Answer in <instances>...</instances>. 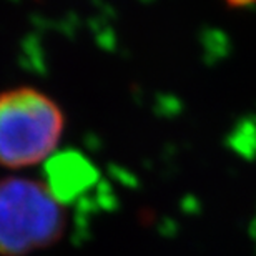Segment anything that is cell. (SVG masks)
<instances>
[{
    "label": "cell",
    "mask_w": 256,
    "mask_h": 256,
    "mask_svg": "<svg viewBox=\"0 0 256 256\" xmlns=\"http://www.w3.org/2000/svg\"><path fill=\"white\" fill-rule=\"evenodd\" d=\"M64 202L47 182L0 178V256H27L64 238Z\"/></svg>",
    "instance_id": "6da1fadb"
},
{
    "label": "cell",
    "mask_w": 256,
    "mask_h": 256,
    "mask_svg": "<svg viewBox=\"0 0 256 256\" xmlns=\"http://www.w3.org/2000/svg\"><path fill=\"white\" fill-rule=\"evenodd\" d=\"M65 115L52 96L34 86L0 94V166L22 170L52 158Z\"/></svg>",
    "instance_id": "7a4b0ae2"
},
{
    "label": "cell",
    "mask_w": 256,
    "mask_h": 256,
    "mask_svg": "<svg viewBox=\"0 0 256 256\" xmlns=\"http://www.w3.org/2000/svg\"><path fill=\"white\" fill-rule=\"evenodd\" d=\"M50 162H52V175L47 183L62 202H65L66 196L78 193L94 180V168L80 156L66 153L58 158H50Z\"/></svg>",
    "instance_id": "3957f363"
},
{
    "label": "cell",
    "mask_w": 256,
    "mask_h": 256,
    "mask_svg": "<svg viewBox=\"0 0 256 256\" xmlns=\"http://www.w3.org/2000/svg\"><path fill=\"white\" fill-rule=\"evenodd\" d=\"M223 2L232 8H246L254 5L256 0H223Z\"/></svg>",
    "instance_id": "277c9868"
}]
</instances>
